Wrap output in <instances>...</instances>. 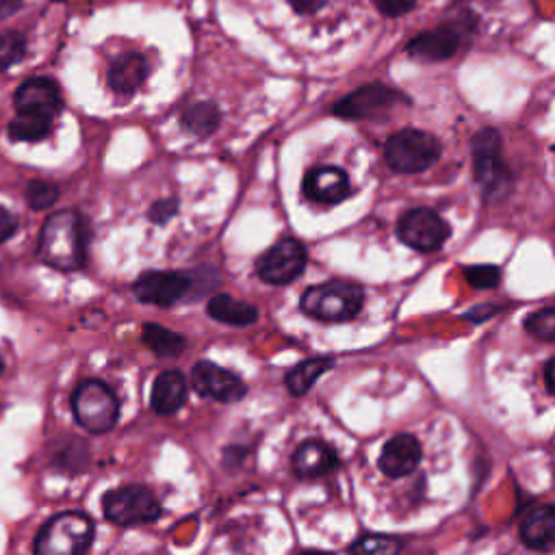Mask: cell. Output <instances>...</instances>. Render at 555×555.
I'll return each mask as SVG.
<instances>
[{
	"mask_svg": "<svg viewBox=\"0 0 555 555\" xmlns=\"http://www.w3.org/2000/svg\"><path fill=\"white\" fill-rule=\"evenodd\" d=\"M544 384H546V390L551 395H555V358H551L546 364H544Z\"/></svg>",
	"mask_w": 555,
	"mask_h": 555,
	"instance_id": "d590c367",
	"label": "cell"
},
{
	"mask_svg": "<svg viewBox=\"0 0 555 555\" xmlns=\"http://www.w3.org/2000/svg\"><path fill=\"white\" fill-rule=\"evenodd\" d=\"M39 258L59 271H76L85 264V221L76 210L52 212L39 232Z\"/></svg>",
	"mask_w": 555,
	"mask_h": 555,
	"instance_id": "6da1fadb",
	"label": "cell"
},
{
	"mask_svg": "<svg viewBox=\"0 0 555 555\" xmlns=\"http://www.w3.org/2000/svg\"><path fill=\"white\" fill-rule=\"evenodd\" d=\"M462 273L475 288H494L501 282V269L496 264H470L464 267Z\"/></svg>",
	"mask_w": 555,
	"mask_h": 555,
	"instance_id": "f546056e",
	"label": "cell"
},
{
	"mask_svg": "<svg viewBox=\"0 0 555 555\" xmlns=\"http://www.w3.org/2000/svg\"><path fill=\"white\" fill-rule=\"evenodd\" d=\"M403 540L397 535H386V533H362L360 538H356L349 544L351 553H379V555H388V553H397L401 551Z\"/></svg>",
	"mask_w": 555,
	"mask_h": 555,
	"instance_id": "484cf974",
	"label": "cell"
},
{
	"mask_svg": "<svg viewBox=\"0 0 555 555\" xmlns=\"http://www.w3.org/2000/svg\"><path fill=\"white\" fill-rule=\"evenodd\" d=\"M423 451H421V442L416 436L412 434H395L379 453V470L390 477V479H399L405 477L410 473H414L421 464Z\"/></svg>",
	"mask_w": 555,
	"mask_h": 555,
	"instance_id": "2e32d148",
	"label": "cell"
},
{
	"mask_svg": "<svg viewBox=\"0 0 555 555\" xmlns=\"http://www.w3.org/2000/svg\"><path fill=\"white\" fill-rule=\"evenodd\" d=\"M180 119H182V126L191 134H195L199 139H206L217 130L221 113L212 102H195V104H191L182 111Z\"/></svg>",
	"mask_w": 555,
	"mask_h": 555,
	"instance_id": "cb8c5ba5",
	"label": "cell"
},
{
	"mask_svg": "<svg viewBox=\"0 0 555 555\" xmlns=\"http://www.w3.org/2000/svg\"><path fill=\"white\" fill-rule=\"evenodd\" d=\"M499 312V306H475V308H470L464 317L466 319H470V321H475V323H479V321H483L486 317H492V314H496Z\"/></svg>",
	"mask_w": 555,
	"mask_h": 555,
	"instance_id": "e575fe53",
	"label": "cell"
},
{
	"mask_svg": "<svg viewBox=\"0 0 555 555\" xmlns=\"http://www.w3.org/2000/svg\"><path fill=\"white\" fill-rule=\"evenodd\" d=\"M17 113H35L54 119L63 111L59 85L48 76H33L24 80L13 95Z\"/></svg>",
	"mask_w": 555,
	"mask_h": 555,
	"instance_id": "5bb4252c",
	"label": "cell"
},
{
	"mask_svg": "<svg viewBox=\"0 0 555 555\" xmlns=\"http://www.w3.org/2000/svg\"><path fill=\"white\" fill-rule=\"evenodd\" d=\"M364 304V291L353 282L332 280L304 291L299 299L301 312L319 321H349L353 319Z\"/></svg>",
	"mask_w": 555,
	"mask_h": 555,
	"instance_id": "3957f363",
	"label": "cell"
},
{
	"mask_svg": "<svg viewBox=\"0 0 555 555\" xmlns=\"http://www.w3.org/2000/svg\"><path fill=\"white\" fill-rule=\"evenodd\" d=\"M191 382H193V388L202 397H210V399H217L223 403L238 401L247 392V386L243 384V379L238 375H234L232 371H228L210 360H199L193 364Z\"/></svg>",
	"mask_w": 555,
	"mask_h": 555,
	"instance_id": "4fadbf2b",
	"label": "cell"
},
{
	"mask_svg": "<svg viewBox=\"0 0 555 555\" xmlns=\"http://www.w3.org/2000/svg\"><path fill=\"white\" fill-rule=\"evenodd\" d=\"M206 312H208L210 319H215L219 323L238 325V327L251 325L258 319V310L251 304L234 299L228 293L212 295L210 301L206 304Z\"/></svg>",
	"mask_w": 555,
	"mask_h": 555,
	"instance_id": "44dd1931",
	"label": "cell"
},
{
	"mask_svg": "<svg viewBox=\"0 0 555 555\" xmlns=\"http://www.w3.org/2000/svg\"><path fill=\"white\" fill-rule=\"evenodd\" d=\"M186 401V382L180 371H163L154 384L150 395V405L156 414L169 416L176 414Z\"/></svg>",
	"mask_w": 555,
	"mask_h": 555,
	"instance_id": "ffe728a7",
	"label": "cell"
},
{
	"mask_svg": "<svg viewBox=\"0 0 555 555\" xmlns=\"http://www.w3.org/2000/svg\"><path fill=\"white\" fill-rule=\"evenodd\" d=\"M52 119L35 113H17L9 121V137L11 141H26V143H37L50 134Z\"/></svg>",
	"mask_w": 555,
	"mask_h": 555,
	"instance_id": "d4e9b609",
	"label": "cell"
},
{
	"mask_svg": "<svg viewBox=\"0 0 555 555\" xmlns=\"http://www.w3.org/2000/svg\"><path fill=\"white\" fill-rule=\"evenodd\" d=\"M26 54V39L15 30H0V72L20 63Z\"/></svg>",
	"mask_w": 555,
	"mask_h": 555,
	"instance_id": "83f0119b",
	"label": "cell"
},
{
	"mask_svg": "<svg viewBox=\"0 0 555 555\" xmlns=\"http://www.w3.org/2000/svg\"><path fill=\"white\" fill-rule=\"evenodd\" d=\"M291 464L299 477H321L338 466V455L323 440H306L295 449Z\"/></svg>",
	"mask_w": 555,
	"mask_h": 555,
	"instance_id": "d6986e66",
	"label": "cell"
},
{
	"mask_svg": "<svg viewBox=\"0 0 555 555\" xmlns=\"http://www.w3.org/2000/svg\"><path fill=\"white\" fill-rule=\"evenodd\" d=\"M93 542V522L82 512L52 516L35 538L37 555H80Z\"/></svg>",
	"mask_w": 555,
	"mask_h": 555,
	"instance_id": "277c9868",
	"label": "cell"
},
{
	"mask_svg": "<svg viewBox=\"0 0 555 555\" xmlns=\"http://www.w3.org/2000/svg\"><path fill=\"white\" fill-rule=\"evenodd\" d=\"M104 516L117 525H145L160 516V503L145 486H121L102 496Z\"/></svg>",
	"mask_w": 555,
	"mask_h": 555,
	"instance_id": "ba28073f",
	"label": "cell"
},
{
	"mask_svg": "<svg viewBox=\"0 0 555 555\" xmlns=\"http://www.w3.org/2000/svg\"><path fill=\"white\" fill-rule=\"evenodd\" d=\"M440 141L416 128H403L392 132L384 143V158L397 173H421L440 158Z\"/></svg>",
	"mask_w": 555,
	"mask_h": 555,
	"instance_id": "5b68a950",
	"label": "cell"
},
{
	"mask_svg": "<svg viewBox=\"0 0 555 555\" xmlns=\"http://www.w3.org/2000/svg\"><path fill=\"white\" fill-rule=\"evenodd\" d=\"M306 247L293 238H280L275 245H271L256 262V273L260 280L269 284H288L293 282L304 269H306Z\"/></svg>",
	"mask_w": 555,
	"mask_h": 555,
	"instance_id": "8fae6325",
	"label": "cell"
},
{
	"mask_svg": "<svg viewBox=\"0 0 555 555\" xmlns=\"http://www.w3.org/2000/svg\"><path fill=\"white\" fill-rule=\"evenodd\" d=\"M327 0H288V4L301 13V15H310V13H317L319 9L325 7Z\"/></svg>",
	"mask_w": 555,
	"mask_h": 555,
	"instance_id": "836d02e7",
	"label": "cell"
},
{
	"mask_svg": "<svg viewBox=\"0 0 555 555\" xmlns=\"http://www.w3.org/2000/svg\"><path fill=\"white\" fill-rule=\"evenodd\" d=\"M475 26H477V15L470 9H464L455 20L412 37L405 50L410 56L421 61H447L455 56L464 37L473 33Z\"/></svg>",
	"mask_w": 555,
	"mask_h": 555,
	"instance_id": "52a82bcc",
	"label": "cell"
},
{
	"mask_svg": "<svg viewBox=\"0 0 555 555\" xmlns=\"http://www.w3.org/2000/svg\"><path fill=\"white\" fill-rule=\"evenodd\" d=\"M141 338L160 358H176L184 351L186 345V338L182 334L156 323H145L141 330Z\"/></svg>",
	"mask_w": 555,
	"mask_h": 555,
	"instance_id": "603a6c76",
	"label": "cell"
},
{
	"mask_svg": "<svg viewBox=\"0 0 555 555\" xmlns=\"http://www.w3.org/2000/svg\"><path fill=\"white\" fill-rule=\"evenodd\" d=\"M397 236L416 251H436L451 236V225L434 208L418 206L399 217Z\"/></svg>",
	"mask_w": 555,
	"mask_h": 555,
	"instance_id": "9c48e42d",
	"label": "cell"
},
{
	"mask_svg": "<svg viewBox=\"0 0 555 555\" xmlns=\"http://www.w3.org/2000/svg\"><path fill=\"white\" fill-rule=\"evenodd\" d=\"M2 371H4V362H2V358H0V375H2Z\"/></svg>",
	"mask_w": 555,
	"mask_h": 555,
	"instance_id": "74e56055",
	"label": "cell"
},
{
	"mask_svg": "<svg viewBox=\"0 0 555 555\" xmlns=\"http://www.w3.org/2000/svg\"><path fill=\"white\" fill-rule=\"evenodd\" d=\"M145 78H147V61L139 52L119 54L117 59H113L106 74L108 89L117 95H132L143 85Z\"/></svg>",
	"mask_w": 555,
	"mask_h": 555,
	"instance_id": "ac0fdd59",
	"label": "cell"
},
{
	"mask_svg": "<svg viewBox=\"0 0 555 555\" xmlns=\"http://www.w3.org/2000/svg\"><path fill=\"white\" fill-rule=\"evenodd\" d=\"M522 325L533 338L544 340V343H553L555 340V308L533 310L531 314L525 317Z\"/></svg>",
	"mask_w": 555,
	"mask_h": 555,
	"instance_id": "4316f807",
	"label": "cell"
},
{
	"mask_svg": "<svg viewBox=\"0 0 555 555\" xmlns=\"http://www.w3.org/2000/svg\"><path fill=\"white\" fill-rule=\"evenodd\" d=\"M15 230H17L15 217H13L7 208L0 206V243L9 241V238L15 234Z\"/></svg>",
	"mask_w": 555,
	"mask_h": 555,
	"instance_id": "d6a6232c",
	"label": "cell"
},
{
	"mask_svg": "<svg viewBox=\"0 0 555 555\" xmlns=\"http://www.w3.org/2000/svg\"><path fill=\"white\" fill-rule=\"evenodd\" d=\"M410 104V98L384 82H369L340 98L332 113L343 119H369L390 111L397 104Z\"/></svg>",
	"mask_w": 555,
	"mask_h": 555,
	"instance_id": "30bf717a",
	"label": "cell"
},
{
	"mask_svg": "<svg viewBox=\"0 0 555 555\" xmlns=\"http://www.w3.org/2000/svg\"><path fill=\"white\" fill-rule=\"evenodd\" d=\"M473 176L486 202H501L512 189V171L503 158L501 134L494 128H481L470 139Z\"/></svg>",
	"mask_w": 555,
	"mask_h": 555,
	"instance_id": "7a4b0ae2",
	"label": "cell"
},
{
	"mask_svg": "<svg viewBox=\"0 0 555 555\" xmlns=\"http://www.w3.org/2000/svg\"><path fill=\"white\" fill-rule=\"evenodd\" d=\"M416 2L418 0H373L377 11L388 17H399V15L410 13L416 7Z\"/></svg>",
	"mask_w": 555,
	"mask_h": 555,
	"instance_id": "4dcf8cb0",
	"label": "cell"
},
{
	"mask_svg": "<svg viewBox=\"0 0 555 555\" xmlns=\"http://www.w3.org/2000/svg\"><path fill=\"white\" fill-rule=\"evenodd\" d=\"M24 0H0V20L13 15L20 7H22Z\"/></svg>",
	"mask_w": 555,
	"mask_h": 555,
	"instance_id": "8d00e7d4",
	"label": "cell"
},
{
	"mask_svg": "<svg viewBox=\"0 0 555 555\" xmlns=\"http://www.w3.org/2000/svg\"><path fill=\"white\" fill-rule=\"evenodd\" d=\"M193 286V278L182 271H145L134 284L132 293L143 304L171 306L180 301Z\"/></svg>",
	"mask_w": 555,
	"mask_h": 555,
	"instance_id": "7c38bea8",
	"label": "cell"
},
{
	"mask_svg": "<svg viewBox=\"0 0 555 555\" xmlns=\"http://www.w3.org/2000/svg\"><path fill=\"white\" fill-rule=\"evenodd\" d=\"M520 542L533 551L555 548V503L531 507L518 525Z\"/></svg>",
	"mask_w": 555,
	"mask_h": 555,
	"instance_id": "e0dca14e",
	"label": "cell"
},
{
	"mask_svg": "<svg viewBox=\"0 0 555 555\" xmlns=\"http://www.w3.org/2000/svg\"><path fill=\"white\" fill-rule=\"evenodd\" d=\"M301 191L314 204L334 206L351 195V184H349V176L340 167L319 165L306 173L301 182Z\"/></svg>",
	"mask_w": 555,
	"mask_h": 555,
	"instance_id": "9a60e30c",
	"label": "cell"
},
{
	"mask_svg": "<svg viewBox=\"0 0 555 555\" xmlns=\"http://www.w3.org/2000/svg\"><path fill=\"white\" fill-rule=\"evenodd\" d=\"M334 366V360L327 358V356H319V358H308V360H301L297 362L284 377V384L288 388L291 395L295 397H301L306 395L312 384Z\"/></svg>",
	"mask_w": 555,
	"mask_h": 555,
	"instance_id": "7402d4cb",
	"label": "cell"
},
{
	"mask_svg": "<svg viewBox=\"0 0 555 555\" xmlns=\"http://www.w3.org/2000/svg\"><path fill=\"white\" fill-rule=\"evenodd\" d=\"M176 212H178V199L169 197V199H158V202H154L152 208H150V212H147V217H150V221H154V223H165V221H169Z\"/></svg>",
	"mask_w": 555,
	"mask_h": 555,
	"instance_id": "1f68e13d",
	"label": "cell"
},
{
	"mask_svg": "<svg viewBox=\"0 0 555 555\" xmlns=\"http://www.w3.org/2000/svg\"><path fill=\"white\" fill-rule=\"evenodd\" d=\"M72 412L76 423L91 434H106L119 416L115 392L100 379H85L72 395Z\"/></svg>",
	"mask_w": 555,
	"mask_h": 555,
	"instance_id": "8992f818",
	"label": "cell"
},
{
	"mask_svg": "<svg viewBox=\"0 0 555 555\" xmlns=\"http://www.w3.org/2000/svg\"><path fill=\"white\" fill-rule=\"evenodd\" d=\"M24 199L33 210L50 208L59 199V186L48 180H30L24 189Z\"/></svg>",
	"mask_w": 555,
	"mask_h": 555,
	"instance_id": "f1b7e54d",
	"label": "cell"
}]
</instances>
